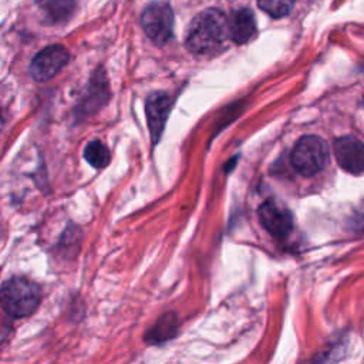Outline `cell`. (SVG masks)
I'll list each match as a JSON object with an SVG mask.
<instances>
[{"label": "cell", "mask_w": 364, "mask_h": 364, "mask_svg": "<svg viewBox=\"0 0 364 364\" xmlns=\"http://www.w3.org/2000/svg\"><path fill=\"white\" fill-rule=\"evenodd\" d=\"M41 301V290L38 284L26 277H11L3 283L1 304L4 311L21 318L34 313Z\"/></svg>", "instance_id": "cell-2"}, {"label": "cell", "mask_w": 364, "mask_h": 364, "mask_svg": "<svg viewBox=\"0 0 364 364\" xmlns=\"http://www.w3.org/2000/svg\"><path fill=\"white\" fill-rule=\"evenodd\" d=\"M293 0H259V7L274 18L287 16L293 9Z\"/></svg>", "instance_id": "cell-13"}, {"label": "cell", "mask_w": 364, "mask_h": 364, "mask_svg": "<svg viewBox=\"0 0 364 364\" xmlns=\"http://www.w3.org/2000/svg\"><path fill=\"white\" fill-rule=\"evenodd\" d=\"M256 33L255 16L249 9L235 10L228 17V37L239 44L249 41Z\"/></svg>", "instance_id": "cell-9"}, {"label": "cell", "mask_w": 364, "mask_h": 364, "mask_svg": "<svg viewBox=\"0 0 364 364\" xmlns=\"http://www.w3.org/2000/svg\"><path fill=\"white\" fill-rule=\"evenodd\" d=\"M68 51L58 44L48 46L38 51L30 63V74L37 81H47L57 75L68 63Z\"/></svg>", "instance_id": "cell-5"}, {"label": "cell", "mask_w": 364, "mask_h": 364, "mask_svg": "<svg viewBox=\"0 0 364 364\" xmlns=\"http://www.w3.org/2000/svg\"><path fill=\"white\" fill-rule=\"evenodd\" d=\"M40 9L54 21L67 20L75 7V0H36Z\"/></svg>", "instance_id": "cell-10"}, {"label": "cell", "mask_w": 364, "mask_h": 364, "mask_svg": "<svg viewBox=\"0 0 364 364\" xmlns=\"http://www.w3.org/2000/svg\"><path fill=\"white\" fill-rule=\"evenodd\" d=\"M290 159L299 173L311 176L326 166L328 161V146L323 138L317 135H306L294 145Z\"/></svg>", "instance_id": "cell-3"}, {"label": "cell", "mask_w": 364, "mask_h": 364, "mask_svg": "<svg viewBox=\"0 0 364 364\" xmlns=\"http://www.w3.org/2000/svg\"><path fill=\"white\" fill-rule=\"evenodd\" d=\"M171 97L164 92H154L146 100V117L154 144L159 139L171 111Z\"/></svg>", "instance_id": "cell-8"}, {"label": "cell", "mask_w": 364, "mask_h": 364, "mask_svg": "<svg viewBox=\"0 0 364 364\" xmlns=\"http://www.w3.org/2000/svg\"><path fill=\"white\" fill-rule=\"evenodd\" d=\"M178 328V321L173 314L162 316L156 324L149 330V340L151 343H161L175 334Z\"/></svg>", "instance_id": "cell-12"}, {"label": "cell", "mask_w": 364, "mask_h": 364, "mask_svg": "<svg viewBox=\"0 0 364 364\" xmlns=\"http://www.w3.org/2000/svg\"><path fill=\"white\" fill-rule=\"evenodd\" d=\"M334 154L344 171L355 175L364 172V142L361 139L351 135L336 139Z\"/></svg>", "instance_id": "cell-6"}, {"label": "cell", "mask_w": 364, "mask_h": 364, "mask_svg": "<svg viewBox=\"0 0 364 364\" xmlns=\"http://www.w3.org/2000/svg\"><path fill=\"white\" fill-rule=\"evenodd\" d=\"M228 37V17L218 9L200 11L189 24L186 47L195 54H206L222 47Z\"/></svg>", "instance_id": "cell-1"}, {"label": "cell", "mask_w": 364, "mask_h": 364, "mask_svg": "<svg viewBox=\"0 0 364 364\" xmlns=\"http://www.w3.org/2000/svg\"><path fill=\"white\" fill-rule=\"evenodd\" d=\"M84 158L94 168H104L111 161L108 148L101 141H97V139L87 144V146L84 148Z\"/></svg>", "instance_id": "cell-11"}, {"label": "cell", "mask_w": 364, "mask_h": 364, "mask_svg": "<svg viewBox=\"0 0 364 364\" xmlns=\"http://www.w3.org/2000/svg\"><path fill=\"white\" fill-rule=\"evenodd\" d=\"M259 218L264 229L273 236H286L293 226L291 213L274 200H266L260 205Z\"/></svg>", "instance_id": "cell-7"}, {"label": "cell", "mask_w": 364, "mask_h": 364, "mask_svg": "<svg viewBox=\"0 0 364 364\" xmlns=\"http://www.w3.org/2000/svg\"><path fill=\"white\" fill-rule=\"evenodd\" d=\"M141 26L155 44H165L172 37L173 28L171 7L165 3H151L141 16Z\"/></svg>", "instance_id": "cell-4"}]
</instances>
